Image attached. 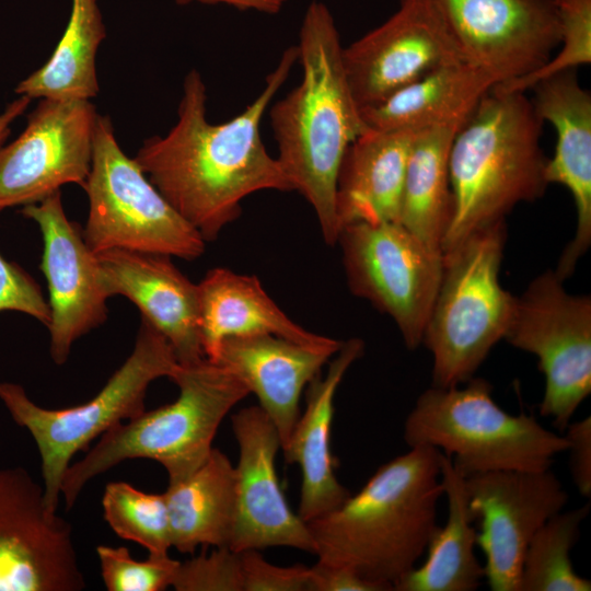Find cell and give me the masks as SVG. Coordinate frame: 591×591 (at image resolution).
<instances>
[{
    "instance_id": "6da1fadb",
    "label": "cell",
    "mask_w": 591,
    "mask_h": 591,
    "mask_svg": "<svg viewBox=\"0 0 591 591\" xmlns=\"http://www.w3.org/2000/svg\"><path fill=\"white\" fill-rule=\"evenodd\" d=\"M297 60L298 46L286 48L256 99L221 124L207 119L205 83L197 70L189 71L175 125L137 151L134 160L149 181L206 242L240 216L241 202L251 194L292 190L277 158L265 148L260 124Z\"/></svg>"
},
{
    "instance_id": "7a4b0ae2",
    "label": "cell",
    "mask_w": 591,
    "mask_h": 591,
    "mask_svg": "<svg viewBox=\"0 0 591 591\" xmlns=\"http://www.w3.org/2000/svg\"><path fill=\"white\" fill-rule=\"evenodd\" d=\"M302 78L270 106L277 160L292 190L314 209L322 235L334 245L340 232L336 181L348 146L366 129L351 94L334 18L322 1L308 7L300 28Z\"/></svg>"
},
{
    "instance_id": "3957f363",
    "label": "cell",
    "mask_w": 591,
    "mask_h": 591,
    "mask_svg": "<svg viewBox=\"0 0 591 591\" xmlns=\"http://www.w3.org/2000/svg\"><path fill=\"white\" fill-rule=\"evenodd\" d=\"M442 495L441 452L409 448L381 465L357 494L306 523L317 561L393 590L425 554Z\"/></svg>"
},
{
    "instance_id": "277c9868",
    "label": "cell",
    "mask_w": 591,
    "mask_h": 591,
    "mask_svg": "<svg viewBox=\"0 0 591 591\" xmlns=\"http://www.w3.org/2000/svg\"><path fill=\"white\" fill-rule=\"evenodd\" d=\"M543 120L525 92L491 88L459 129L450 151L453 198L442 254L544 195L547 158L540 140Z\"/></svg>"
},
{
    "instance_id": "5b68a950",
    "label": "cell",
    "mask_w": 591,
    "mask_h": 591,
    "mask_svg": "<svg viewBox=\"0 0 591 591\" xmlns=\"http://www.w3.org/2000/svg\"><path fill=\"white\" fill-rule=\"evenodd\" d=\"M171 380L178 387L174 402L117 424L70 464L61 484L68 509L89 480L127 460L158 462L169 482L189 475L210 454L224 417L250 394L231 370L206 357L179 363Z\"/></svg>"
},
{
    "instance_id": "8992f818",
    "label": "cell",
    "mask_w": 591,
    "mask_h": 591,
    "mask_svg": "<svg viewBox=\"0 0 591 591\" xmlns=\"http://www.w3.org/2000/svg\"><path fill=\"white\" fill-rule=\"evenodd\" d=\"M403 438L409 448L432 447L450 456L464 477L544 471L569 445L565 436L546 429L533 415L502 409L483 378H472L463 387L422 392L405 419Z\"/></svg>"
},
{
    "instance_id": "52a82bcc",
    "label": "cell",
    "mask_w": 591,
    "mask_h": 591,
    "mask_svg": "<svg viewBox=\"0 0 591 591\" xmlns=\"http://www.w3.org/2000/svg\"><path fill=\"white\" fill-rule=\"evenodd\" d=\"M506 236L500 221L442 254V276L422 337L433 359L432 386L467 382L505 337L515 300L499 281Z\"/></svg>"
},
{
    "instance_id": "ba28073f",
    "label": "cell",
    "mask_w": 591,
    "mask_h": 591,
    "mask_svg": "<svg viewBox=\"0 0 591 591\" xmlns=\"http://www.w3.org/2000/svg\"><path fill=\"white\" fill-rule=\"evenodd\" d=\"M179 368L167 339L142 320L135 347L103 389L90 401L68 408L49 409L35 404L24 387L0 382V401L20 427L32 434L39 456L45 500L57 511L63 476L76 453L111 428L137 417L144 408L151 382L172 379Z\"/></svg>"
},
{
    "instance_id": "9c48e42d",
    "label": "cell",
    "mask_w": 591,
    "mask_h": 591,
    "mask_svg": "<svg viewBox=\"0 0 591 591\" xmlns=\"http://www.w3.org/2000/svg\"><path fill=\"white\" fill-rule=\"evenodd\" d=\"M83 239L99 254L128 250L186 260L205 252L206 241L162 196L118 144L112 120L99 115L89 175Z\"/></svg>"
},
{
    "instance_id": "30bf717a",
    "label": "cell",
    "mask_w": 591,
    "mask_h": 591,
    "mask_svg": "<svg viewBox=\"0 0 591 591\" xmlns=\"http://www.w3.org/2000/svg\"><path fill=\"white\" fill-rule=\"evenodd\" d=\"M563 281L555 270L534 278L515 297L503 337L538 359L545 378L540 413L560 432L591 393V298L568 293Z\"/></svg>"
},
{
    "instance_id": "8fae6325",
    "label": "cell",
    "mask_w": 591,
    "mask_h": 591,
    "mask_svg": "<svg viewBox=\"0 0 591 591\" xmlns=\"http://www.w3.org/2000/svg\"><path fill=\"white\" fill-rule=\"evenodd\" d=\"M337 243L350 291L397 325L406 347L416 349L438 292L443 255L399 222L344 227Z\"/></svg>"
},
{
    "instance_id": "7c38bea8",
    "label": "cell",
    "mask_w": 591,
    "mask_h": 591,
    "mask_svg": "<svg viewBox=\"0 0 591 591\" xmlns=\"http://www.w3.org/2000/svg\"><path fill=\"white\" fill-rule=\"evenodd\" d=\"M464 61L468 62L441 0H401L390 19L343 48L346 78L359 108Z\"/></svg>"
},
{
    "instance_id": "4fadbf2b",
    "label": "cell",
    "mask_w": 591,
    "mask_h": 591,
    "mask_svg": "<svg viewBox=\"0 0 591 591\" xmlns=\"http://www.w3.org/2000/svg\"><path fill=\"white\" fill-rule=\"evenodd\" d=\"M71 524L22 466L0 467V591L85 588Z\"/></svg>"
},
{
    "instance_id": "5bb4252c",
    "label": "cell",
    "mask_w": 591,
    "mask_h": 591,
    "mask_svg": "<svg viewBox=\"0 0 591 591\" xmlns=\"http://www.w3.org/2000/svg\"><path fill=\"white\" fill-rule=\"evenodd\" d=\"M465 488L490 590L519 591L529 543L568 502L563 483L551 468L494 471L465 477Z\"/></svg>"
},
{
    "instance_id": "9a60e30c",
    "label": "cell",
    "mask_w": 591,
    "mask_h": 591,
    "mask_svg": "<svg viewBox=\"0 0 591 591\" xmlns=\"http://www.w3.org/2000/svg\"><path fill=\"white\" fill-rule=\"evenodd\" d=\"M97 117L91 101L40 99L25 129L0 148V212L39 202L66 184L83 187Z\"/></svg>"
},
{
    "instance_id": "2e32d148",
    "label": "cell",
    "mask_w": 591,
    "mask_h": 591,
    "mask_svg": "<svg viewBox=\"0 0 591 591\" xmlns=\"http://www.w3.org/2000/svg\"><path fill=\"white\" fill-rule=\"evenodd\" d=\"M441 2L466 60L484 71L495 85L536 71L560 44L554 0Z\"/></svg>"
},
{
    "instance_id": "e0dca14e",
    "label": "cell",
    "mask_w": 591,
    "mask_h": 591,
    "mask_svg": "<svg viewBox=\"0 0 591 591\" xmlns=\"http://www.w3.org/2000/svg\"><path fill=\"white\" fill-rule=\"evenodd\" d=\"M231 424L239 461L229 547L241 553L286 546L314 554L306 522L292 511L280 487L276 456L281 441L275 425L258 405L233 414Z\"/></svg>"
},
{
    "instance_id": "ac0fdd59",
    "label": "cell",
    "mask_w": 591,
    "mask_h": 591,
    "mask_svg": "<svg viewBox=\"0 0 591 591\" xmlns=\"http://www.w3.org/2000/svg\"><path fill=\"white\" fill-rule=\"evenodd\" d=\"M21 213L35 221L43 234L40 269L49 290L50 356L62 364L72 344L106 320L108 297L101 283L96 254L79 227L67 218L60 190L24 206Z\"/></svg>"
},
{
    "instance_id": "d6986e66",
    "label": "cell",
    "mask_w": 591,
    "mask_h": 591,
    "mask_svg": "<svg viewBox=\"0 0 591 591\" xmlns=\"http://www.w3.org/2000/svg\"><path fill=\"white\" fill-rule=\"evenodd\" d=\"M102 287L108 298L124 296L142 320L171 344L179 363L205 358L198 324L197 285L171 256L128 250L96 254Z\"/></svg>"
},
{
    "instance_id": "ffe728a7",
    "label": "cell",
    "mask_w": 591,
    "mask_h": 591,
    "mask_svg": "<svg viewBox=\"0 0 591 591\" xmlns=\"http://www.w3.org/2000/svg\"><path fill=\"white\" fill-rule=\"evenodd\" d=\"M532 89L536 114L557 135L554 155L546 163V181L565 186L576 206L575 236L555 270L565 280L591 244V95L580 85L576 70L554 74Z\"/></svg>"
},
{
    "instance_id": "44dd1931",
    "label": "cell",
    "mask_w": 591,
    "mask_h": 591,
    "mask_svg": "<svg viewBox=\"0 0 591 591\" xmlns=\"http://www.w3.org/2000/svg\"><path fill=\"white\" fill-rule=\"evenodd\" d=\"M333 354L271 334L225 338L212 361L231 370L258 399V406L287 444L300 417V398Z\"/></svg>"
},
{
    "instance_id": "7402d4cb",
    "label": "cell",
    "mask_w": 591,
    "mask_h": 591,
    "mask_svg": "<svg viewBox=\"0 0 591 591\" xmlns=\"http://www.w3.org/2000/svg\"><path fill=\"white\" fill-rule=\"evenodd\" d=\"M364 344L359 338L344 341L324 376L308 385L306 406L281 449L288 464L301 471L299 517L306 523L338 507L349 495L335 475L331 448L336 391L351 364L359 359Z\"/></svg>"
},
{
    "instance_id": "603a6c76",
    "label": "cell",
    "mask_w": 591,
    "mask_h": 591,
    "mask_svg": "<svg viewBox=\"0 0 591 591\" xmlns=\"http://www.w3.org/2000/svg\"><path fill=\"white\" fill-rule=\"evenodd\" d=\"M205 357L213 360L228 337L271 334L335 355L344 341L312 333L289 318L255 276L212 268L197 285Z\"/></svg>"
},
{
    "instance_id": "cb8c5ba5",
    "label": "cell",
    "mask_w": 591,
    "mask_h": 591,
    "mask_svg": "<svg viewBox=\"0 0 591 591\" xmlns=\"http://www.w3.org/2000/svg\"><path fill=\"white\" fill-rule=\"evenodd\" d=\"M417 132L367 128L346 149L336 181L340 230L351 223L398 222L405 172Z\"/></svg>"
},
{
    "instance_id": "d4e9b609",
    "label": "cell",
    "mask_w": 591,
    "mask_h": 591,
    "mask_svg": "<svg viewBox=\"0 0 591 591\" xmlns=\"http://www.w3.org/2000/svg\"><path fill=\"white\" fill-rule=\"evenodd\" d=\"M494 85L484 71L464 61L439 68L359 109L367 128L419 132L467 118Z\"/></svg>"
},
{
    "instance_id": "484cf974",
    "label": "cell",
    "mask_w": 591,
    "mask_h": 591,
    "mask_svg": "<svg viewBox=\"0 0 591 591\" xmlns=\"http://www.w3.org/2000/svg\"><path fill=\"white\" fill-rule=\"evenodd\" d=\"M166 501L171 544L182 554L198 546L229 547L235 513V468L213 448L189 475L169 482Z\"/></svg>"
},
{
    "instance_id": "4316f807",
    "label": "cell",
    "mask_w": 591,
    "mask_h": 591,
    "mask_svg": "<svg viewBox=\"0 0 591 591\" xmlns=\"http://www.w3.org/2000/svg\"><path fill=\"white\" fill-rule=\"evenodd\" d=\"M441 483L448 519L432 534L425 561L405 573L393 590L474 591L485 579L484 566L475 554L477 531L468 509L465 477L442 452Z\"/></svg>"
},
{
    "instance_id": "83f0119b",
    "label": "cell",
    "mask_w": 591,
    "mask_h": 591,
    "mask_svg": "<svg viewBox=\"0 0 591 591\" xmlns=\"http://www.w3.org/2000/svg\"><path fill=\"white\" fill-rule=\"evenodd\" d=\"M465 120L417 132L405 172L398 222L439 253L453 211L450 151Z\"/></svg>"
},
{
    "instance_id": "f1b7e54d",
    "label": "cell",
    "mask_w": 591,
    "mask_h": 591,
    "mask_svg": "<svg viewBox=\"0 0 591 591\" xmlns=\"http://www.w3.org/2000/svg\"><path fill=\"white\" fill-rule=\"evenodd\" d=\"M105 36L97 0H72L67 27L50 58L15 92L31 100L91 101L99 93L95 58Z\"/></svg>"
},
{
    "instance_id": "f546056e",
    "label": "cell",
    "mask_w": 591,
    "mask_h": 591,
    "mask_svg": "<svg viewBox=\"0 0 591 591\" xmlns=\"http://www.w3.org/2000/svg\"><path fill=\"white\" fill-rule=\"evenodd\" d=\"M589 510V502L561 510L540 528L523 557L519 591L591 590V581L576 572L570 558Z\"/></svg>"
},
{
    "instance_id": "4dcf8cb0",
    "label": "cell",
    "mask_w": 591,
    "mask_h": 591,
    "mask_svg": "<svg viewBox=\"0 0 591 591\" xmlns=\"http://www.w3.org/2000/svg\"><path fill=\"white\" fill-rule=\"evenodd\" d=\"M102 507L116 535L141 545L149 555H169L171 531L163 493H146L126 482H112L105 486Z\"/></svg>"
},
{
    "instance_id": "1f68e13d",
    "label": "cell",
    "mask_w": 591,
    "mask_h": 591,
    "mask_svg": "<svg viewBox=\"0 0 591 591\" xmlns=\"http://www.w3.org/2000/svg\"><path fill=\"white\" fill-rule=\"evenodd\" d=\"M560 23L561 49L536 71L493 88L525 92L554 74L591 62V0H554Z\"/></svg>"
},
{
    "instance_id": "d6a6232c",
    "label": "cell",
    "mask_w": 591,
    "mask_h": 591,
    "mask_svg": "<svg viewBox=\"0 0 591 591\" xmlns=\"http://www.w3.org/2000/svg\"><path fill=\"white\" fill-rule=\"evenodd\" d=\"M101 576L108 591H163L172 587L179 561L169 555L132 558L126 547H96Z\"/></svg>"
},
{
    "instance_id": "836d02e7",
    "label": "cell",
    "mask_w": 591,
    "mask_h": 591,
    "mask_svg": "<svg viewBox=\"0 0 591 591\" xmlns=\"http://www.w3.org/2000/svg\"><path fill=\"white\" fill-rule=\"evenodd\" d=\"M172 587L177 591H243L241 555L230 547H215L179 561Z\"/></svg>"
},
{
    "instance_id": "e575fe53",
    "label": "cell",
    "mask_w": 591,
    "mask_h": 591,
    "mask_svg": "<svg viewBox=\"0 0 591 591\" xmlns=\"http://www.w3.org/2000/svg\"><path fill=\"white\" fill-rule=\"evenodd\" d=\"M240 555L243 591H310V567L276 566L258 549L244 551Z\"/></svg>"
},
{
    "instance_id": "d590c367",
    "label": "cell",
    "mask_w": 591,
    "mask_h": 591,
    "mask_svg": "<svg viewBox=\"0 0 591 591\" xmlns=\"http://www.w3.org/2000/svg\"><path fill=\"white\" fill-rule=\"evenodd\" d=\"M5 310L25 313L47 327L51 318L49 304L36 281L0 254V312Z\"/></svg>"
},
{
    "instance_id": "8d00e7d4",
    "label": "cell",
    "mask_w": 591,
    "mask_h": 591,
    "mask_svg": "<svg viewBox=\"0 0 591 591\" xmlns=\"http://www.w3.org/2000/svg\"><path fill=\"white\" fill-rule=\"evenodd\" d=\"M565 437L569 441V470L572 482L586 498L591 497V417L570 421Z\"/></svg>"
},
{
    "instance_id": "74e56055",
    "label": "cell",
    "mask_w": 591,
    "mask_h": 591,
    "mask_svg": "<svg viewBox=\"0 0 591 591\" xmlns=\"http://www.w3.org/2000/svg\"><path fill=\"white\" fill-rule=\"evenodd\" d=\"M310 591H390L351 569L316 561L310 567Z\"/></svg>"
},
{
    "instance_id": "f35d334b",
    "label": "cell",
    "mask_w": 591,
    "mask_h": 591,
    "mask_svg": "<svg viewBox=\"0 0 591 591\" xmlns=\"http://www.w3.org/2000/svg\"><path fill=\"white\" fill-rule=\"evenodd\" d=\"M205 4H227L239 10H254L267 14L280 12L288 0H196Z\"/></svg>"
},
{
    "instance_id": "ab89813d",
    "label": "cell",
    "mask_w": 591,
    "mask_h": 591,
    "mask_svg": "<svg viewBox=\"0 0 591 591\" xmlns=\"http://www.w3.org/2000/svg\"><path fill=\"white\" fill-rule=\"evenodd\" d=\"M31 101L28 96L21 95L0 114V148L10 134L11 124L25 112Z\"/></svg>"
},
{
    "instance_id": "60d3db41",
    "label": "cell",
    "mask_w": 591,
    "mask_h": 591,
    "mask_svg": "<svg viewBox=\"0 0 591 591\" xmlns=\"http://www.w3.org/2000/svg\"><path fill=\"white\" fill-rule=\"evenodd\" d=\"M190 1H193V0H176V2H177L178 4H187V3H189Z\"/></svg>"
}]
</instances>
